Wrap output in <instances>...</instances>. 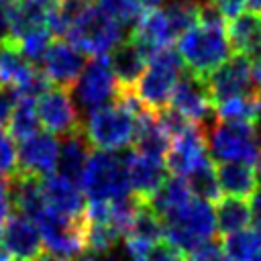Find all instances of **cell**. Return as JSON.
Here are the masks:
<instances>
[{"instance_id": "obj_1", "label": "cell", "mask_w": 261, "mask_h": 261, "mask_svg": "<svg viewBox=\"0 0 261 261\" xmlns=\"http://www.w3.org/2000/svg\"><path fill=\"white\" fill-rule=\"evenodd\" d=\"M228 35L222 22V16L208 4H202L200 20L188 29L177 43V53L186 63L188 71L206 82V77L226 63L230 55Z\"/></svg>"}, {"instance_id": "obj_2", "label": "cell", "mask_w": 261, "mask_h": 261, "mask_svg": "<svg viewBox=\"0 0 261 261\" xmlns=\"http://www.w3.org/2000/svg\"><path fill=\"white\" fill-rule=\"evenodd\" d=\"M147 110L135 88H118L114 102L88 112L82 122V135L96 151H118L133 143L137 116Z\"/></svg>"}, {"instance_id": "obj_3", "label": "cell", "mask_w": 261, "mask_h": 261, "mask_svg": "<svg viewBox=\"0 0 261 261\" xmlns=\"http://www.w3.org/2000/svg\"><path fill=\"white\" fill-rule=\"evenodd\" d=\"M165 237L184 253H194L202 245L210 243L216 232L214 208L210 202L192 198L184 206L161 216Z\"/></svg>"}, {"instance_id": "obj_4", "label": "cell", "mask_w": 261, "mask_h": 261, "mask_svg": "<svg viewBox=\"0 0 261 261\" xmlns=\"http://www.w3.org/2000/svg\"><path fill=\"white\" fill-rule=\"evenodd\" d=\"M204 135L214 161L247 163L253 167L261 161V143L255 124L214 120Z\"/></svg>"}, {"instance_id": "obj_5", "label": "cell", "mask_w": 261, "mask_h": 261, "mask_svg": "<svg viewBox=\"0 0 261 261\" xmlns=\"http://www.w3.org/2000/svg\"><path fill=\"white\" fill-rule=\"evenodd\" d=\"M181 63L179 53L171 47L159 49L147 59V67L135 84V92L147 110L159 112L165 108L181 77Z\"/></svg>"}, {"instance_id": "obj_6", "label": "cell", "mask_w": 261, "mask_h": 261, "mask_svg": "<svg viewBox=\"0 0 261 261\" xmlns=\"http://www.w3.org/2000/svg\"><path fill=\"white\" fill-rule=\"evenodd\" d=\"M80 188L90 200L114 202L130 196L124 159L112 151H92L82 173Z\"/></svg>"}, {"instance_id": "obj_7", "label": "cell", "mask_w": 261, "mask_h": 261, "mask_svg": "<svg viewBox=\"0 0 261 261\" xmlns=\"http://www.w3.org/2000/svg\"><path fill=\"white\" fill-rule=\"evenodd\" d=\"M65 39L84 55L106 57V53H112V49L120 43L122 29L98 6L88 2L71 22Z\"/></svg>"}, {"instance_id": "obj_8", "label": "cell", "mask_w": 261, "mask_h": 261, "mask_svg": "<svg viewBox=\"0 0 261 261\" xmlns=\"http://www.w3.org/2000/svg\"><path fill=\"white\" fill-rule=\"evenodd\" d=\"M35 222L39 226L41 241H43V245L47 247L49 253L71 259V257H80L82 251L86 249L84 216L69 218V216L57 214L51 208H47Z\"/></svg>"}, {"instance_id": "obj_9", "label": "cell", "mask_w": 261, "mask_h": 261, "mask_svg": "<svg viewBox=\"0 0 261 261\" xmlns=\"http://www.w3.org/2000/svg\"><path fill=\"white\" fill-rule=\"evenodd\" d=\"M75 100L86 110H98L110 102H114L118 94V82L110 67V59L94 57L82 71L80 80L75 82Z\"/></svg>"}, {"instance_id": "obj_10", "label": "cell", "mask_w": 261, "mask_h": 261, "mask_svg": "<svg viewBox=\"0 0 261 261\" xmlns=\"http://www.w3.org/2000/svg\"><path fill=\"white\" fill-rule=\"evenodd\" d=\"M39 124L51 135H73L82 130V120L75 102L65 88H49L37 98Z\"/></svg>"}, {"instance_id": "obj_11", "label": "cell", "mask_w": 261, "mask_h": 261, "mask_svg": "<svg viewBox=\"0 0 261 261\" xmlns=\"http://www.w3.org/2000/svg\"><path fill=\"white\" fill-rule=\"evenodd\" d=\"M204 84H206L208 96L212 100V106H216L224 100H230V98L259 92L253 84L251 61L241 55H232L226 63H222L216 71H212Z\"/></svg>"}, {"instance_id": "obj_12", "label": "cell", "mask_w": 261, "mask_h": 261, "mask_svg": "<svg viewBox=\"0 0 261 261\" xmlns=\"http://www.w3.org/2000/svg\"><path fill=\"white\" fill-rule=\"evenodd\" d=\"M169 108H173L175 112H179L184 118H188L190 122L198 124L200 128H204V124H212L210 116L214 112L212 100L208 96L206 84L204 80L192 75L190 71L181 73L171 98H169Z\"/></svg>"}, {"instance_id": "obj_13", "label": "cell", "mask_w": 261, "mask_h": 261, "mask_svg": "<svg viewBox=\"0 0 261 261\" xmlns=\"http://www.w3.org/2000/svg\"><path fill=\"white\" fill-rule=\"evenodd\" d=\"M59 149L61 145L57 143L55 135L51 133H35L27 139L20 141V147L16 149L18 153V171L16 173H27L35 175L39 179L55 173V167L59 163Z\"/></svg>"}, {"instance_id": "obj_14", "label": "cell", "mask_w": 261, "mask_h": 261, "mask_svg": "<svg viewBox=\"0 0 261 261\" xmlns=\"http://www.w3.org/2000/svg\"><path fill=\"white\" fill-rule=\"evenodd\" d=\"M43 73L49 80V84L57 86V88H73L75 82L80 80L84 67H86V59L84 53L77 51L69 41L57 39L49 45L45 57H43Z\"/></svg>"}, {"instance_id": "obj_15", "label": "cell", "mask_w": 261, "mask_h": 261, "mask_svg": "<svg viewBox=\"0 0 261 261\" xmlns=\"http://www.w3.org/2000/svg\"><path fill=\"white\" fill-rule=\"evenodd\" d=\"M124 165H126L130 194L145 202H149L167 181L169 171L165 167V161L159 157L133 151L124 157Z\"/></svg>"}, {"instance_id": "obj_16", "label": "cell", "mask_w": 261, "mask_h": 261, "mask_svg": "<svg viewBox=\"0 0 261 261\" xmlns=\"http://www.w3.org/2000/svg\"><path fill=\"white\" fill-rule=\"evenodd\" d=\"M0 245L16 261H33L43 251L41 232L35 220L24 214H12L0 228Z\"/></svg>"}, {"instance_id": "obj_17", "label": "cell", "mask_w": 261, "mask_h": 261, "mask_svg": "<svg viewBox=\"0 0 261 261\" xmlns=\"http://www.w3.org/2000/svg\"><path fill=\"white\" fill-rule=\"evenodd\" d=\"M206 135L198 124L175 137L165 153V167L175 177H186L206 159Z\"/></svg>"}, {"instance_id": "obj_18", "label": "cell", "mask_w": 261, "mask_h": 261, "mask_svg": "<svg viewBox=\"0 0 261 261\" xmlns=\"http://www.w3.org/2000/svg\"><path fill=\"white\" fill-rule=\"evenodd\" d=\"M173 39H175V33L161 8L143 12L141 18L135 22L133 33L128 35V41H133L147 55V59L155 51L169 47L173 43Z\"/></svg>"}, {"instance_id": "obj_19", "label": "cell", "mask_w": 261, "mask_h": 261, "mask_svg": "<svg viewBox=\"0 0 261 261\" xmlns=\"http://www.w3.org/2000/svg\"><path fill=\"white\" fill-rule=\"evenodd\" d=\"M41 186H43L47 208L69 218H80L84 214V208H86L84 192L75 181L59 173H51L41 179Z\"/></svg>"}, {"instance_id": "obj_20", "label": "cell", "mask_w": 261, "mask_h": 261, "mask_svg": "<svg viewBox=\"0 0 261 261\" xmlns=\"http://www.w3.org/2000/svg\"><path fill=\"white\" fill-rule=\"evenodd\" d=\"M230 49L234 55L245 59H255L261 55V14L259 12H243L232 18L226 29Z\"/></svg>"}, {"instance_id": "obj_21", "label": "cell", "mask_w": 261, "mask_h": 261, "mask_svg": "<svg viewBox=\"0 0 261 261\" xmlns=\"http://www.w3.org/2000/svg\"><path fill=\"white\" fill-rule=\"evenodd\" d=\"M8 188H10V202L18 214L37 220L47 210V202L39 177L27 173H14L8 179Z\"/></svg>"}, {"instance_id": "obj_22", "label": "cell", "mask_w": 261, "mask_h": 261, "mask_svg": "<svg viewBox=\"0 0 261 261\" xmlns=\"http://www.w3.org/2000/svg\"><path fill=\"white\" fill-rule=\"evenodd\" d=\"M133 145H135V151H139V153L165 159V153H167V149L171 145V139L163 130V126H161V122H159L155 112L143 110L137 116Z\"/></svg>"}, {"instance_id": "obj_23", "label": "cell", "mask_w": 261, "mask_h": 261, "mask_svg": "<svg viewBox=\"0 0 261 261\" xmlns=\"http://www.w3.org/2000/svg\"><path fill=\"white\" fill-rule=\"evenodd\" d=\"M110 67L114 71L118 88H135L147 67V55L133 41L126 39L124 43H118L112 49Z\"/></svg>"}, {"instance_id": "obj_24", "label": "cell", "mask_w": 261, "mask_h": 261, "mask_svg": "<svg viewBox=\"0 0 261 261\" xmlns=\"http://www.w3.org/2000/svg\"><path fill=\"white\" fill-rule=\"evenodd\" d=\"M220 192L230 198H245L255 192L259 186L257 169L247 163H220L216 167Z\"/></svg>"}, {"instance_id": "obj_25", "label": "cell", "mask_w": 261, "mask_h": 261, "mask_svg": "<svg viewBox=\"0 0 261 261\" xmlns=\"http://www.w3.org/2000/svg\"><path fill=\"white\" fill-rule=\"evenodd\" d=\"M90 145L86 143L82 130L80 133H73L69 137H65L61 149H59V163H57V173L75 181L80 186V179H82V173L86 169V163H88V157H90Z\"/></svg>"}, {"instance_id": "obj_26", "label": "cell", "mask_w": 261, "mask_h": 261, "mask_svg": "<svg viewBox=\"0 0 261 261\" xmlns=\"http://www.w3.org/2000/svg\"><path fill=\"white\" fill-rule=\"evenodd\" d=\"M214 112H216V120L243 122V124H255L257 126L259 114H261V92L224 100V102L214 106Z\"/></svg>"}, {"instance_id": "obj_27", "label": "cell", "mask_w": 261, "mask_h": 261, "mask_svg": "<svg viewBox=\"0 0 261 261\" xmlns=\"http://www.w3.org/2000/svg\"><path fill=\"white\" fill-rule=\"evenodd\" d=\"M124 237L128 241H139V243H147L153 245L157 241H161L165 237V228H163V220L161 216L149 206V202L141 200Z\"/></svg>"}, {"instance_id": "obj_28", "label": "cell", "mask_w": 261, "mask_h": 261, "mask_svg": "<svg viewBox=\"0 0 261 261\" xmlns=\"http://www.w3.org/2000/svg\"><path fill=\"white\" fill-rule=\"evenodd\" d=\"M214 218H216V230L222 237L239 232L251 222L249 206L245 204V200L243 198H230V196H224L216 202Z\"/></svg>"}, {"instance_id": "obj_29", "label": "cell", "mask_w": 261, "mask_h": 261, "mask_svg": "<svg viewBox=\"0 0 261 261\" xmlns=\"http://www.w3.org/2000/svg\"><path fill=\"white\" fill-rule=\"evenodd\" d=\"M186 184L192 192L194 198H200V200H206V202H218L220 200V186H218V175H216V167L214 163L206 157L192 173H188L186 177Z\"/></svg>"}, {"instance_id": "obj_30", "label": "cell", "mask_w": 261, "mask_h": 261, "mask_svg": "<svg viewBox=\"0 0 261 261\" xmlns=\"http://www.w3.org/2000/svg\"><path fill=\"white\" fill-rule=\"evenodd\" d=\"M192 198H194V196H192V192H190L186 179L173 175V177H169V179L163 184V188L149 200V206H151L159 216H165V214H169L171 210L184 206V204H186L188 200H192Z\"/></svg>"}, {"instance_id": "obj_31", "label": "cell", "mask_w": 261, "mask_h": 261, "mask_svg": "<svg viewBox=\"0 0 261 261\" xmlns=\"http://www.w3.org/2000/svg\"><path fill=\"white\" fill-rule=\"evenodd\" d=\"M37 126H39L37 100H33V98H18L16 96V104H14V110H12L8 126H6L10 137L22 141V139L35 135Z\"/></svg>"}, {"instance_id": "obj_32", "label": "cell", "mask_w": 261, "mask_h": 261, "mask_svg": "<svg viewBox=\"0 0 261 261\" xmlns=\"http://www.w3.org/2000/svg\"><path fill=\"white\" fill-rule=\"evenodd\" d=\"M222 249L234 261H251L261 251V230L243 228L239 232H232L224 237Z\"/></svg>"}, {"instance_id": "obj_33", "label": "cell", "mask_w": 261, "mask_h": 261, "mask_svg": "<svg viewBox=\"0 0 261 261\" xmlns=\"http://www.w3.org/2000/svg\"><path fill=\"white\" fill-rule=\"evenodd\" d=\"M86 222V220H84ZM120 230L114 224H104V222H86V249L90 255L104 257L112 253L120 241Z\"/></svg>"}, {"instance_id": "obj_34", "label": "cell", "mask_w": 261, "mask_h": 261, "mask_svg": "<svg viewBox=\"0 0 261 261\" xmlns=\"http://www.w3.org/2000/svg\"><path fill=\"white\" fill-rule=\"evenodd\" d=\"M202 4L198 0H171L163 12L175 33V37L184 35L188 29H192L198 20H200V12H202Z\"/></svg>"}, {"instance_id": "obj_35", "label": "cell", "mask_w": 261, "mask_h": 261, "mask_svg": "<svg viewBox=\"0 0 261 261\" xmlns=\"http://www.w3.org/2000/svg\"><path fill=\"white\" fill-rule=\"evenodd\" d=\"M18 51L31 61V63H37V61H43L49 45L53 43L51 41V33L47 27H41V29H33L29 33H24L22 37H18L16 41H12Z\"/></svg>"}, {"instance_id": "obj_36", "label": "cell", "mask_w": 261, "mask_h": 261, "mask_svg": "<svg viewBox=\"0 0 261 261\" xmlns=\"http://www.w3.org/2000/svg\"><path fill=\"white\" fill-rule=\"evenodd\" d=\"M96 6L118 24H133L143 14L139 0H96Z\"/></svg>"}, {"instance_id": "obj_37", "label": "cell", "mask_w": 261, "mask_h": 261, "mask_svg": "<svg viewBox=\"0 0 261 261\" xmlns=\"http://www.w3.org/2000/svg\"><path fill=\"white\" fill-rule=\"evenodd\" d=\"M18 171V153L8 130H0V175L10 179Z\"/></svg>"}, {"instance_id": "obj_38", "label": "cell", "mask_w": 261, "mask_h": 261, "mask_svg": "<svg viewBox=\"0 0 261 261\" xmlns=\"http://www.w3.org/2000/svg\"><path fill=\"white\" fill-rule=\"evenodd\" d=\"M145 261H188L186 253L169 241H157L147 247Z\"/></svg>"}, {"instance_id": "obj_39", "label": "cell", "mask_w": 261, "mask_h": 261, "mask_svg": "<svg viewBox=\"0 0 261 261\" xmlns=\"http://www.w3.org/2000/svg\"><path fill=\"white\" fill-rule=\"evenodd\" d=\"M206 2L222 16V20L224 18L232 20V18L241 16L243 10L247 8V0H206Z\"/></svg>"}, {"instance_id": "obj_40", "label": "cell", "mask_w": 261, "mask_h": 261, "mask_svg": "<svg viewBox=\"0 0 261 261\" xmlns=\"http://www.w3.org/2000/svg\"><path fill=\"white\" fill-rule=\"evenodd\" d=\"M14 104H16L14 90L12 88H6V86H0V130H6L8 120H10V114L14 110Z\"/></svg>"}, {"instance_id": "obj_41", "label": "cell", "mask_w": 261, "mask_h": 261, "mask_svg": "<svg viewBox=\"0 0 261 261\" xmlns=\"http://www.w3.org/2000/svg\"><path fill=\"white\" fill-rule=\"evenodd\" d=\"M16 0H0V43L10 41V24Z\"/></svg>"}, {"instance_id": "obj_42", "label": "cell", "mask_w": 261, "mask_h": 261, "mask_svg": "<svg viewBox=\"0 0 261 261\" xmlns=\"http://www.w3.org/2000/svg\"><path fill=\"white\" fill-rule=\"evenodd\" d=\"M10 188H8V179L0 175V228L4 226V222L10 216Z\"/></svg>"}, {"instance_id": "obj_43", "label": "cell", "mask_w": 261, "mask_h": 261, "mask_svg": "<svg viewBox=\"0 0 261 261\" xmlns=\"http://www.w3.org/2000/svg\"><path fill=\"white\" fill-rule=\"evenodd\" d=\"M249 216H251V222L255 224V228L261 230V184H259V186L255 188V192L251 194Z\"/></svg>"}, {"instance_id": "obj_44", "label": "cell", "mask_w": 261, "mask_h": 261, "mask_svg": "<svg viewBox=\"0 0 261 261\" xmlns=\"http://www.w3.org/2000/svg\"><path fill=\"white\" fill-rule=\"evenodd\" d=\"M251 75H253V84L255 88L261 92V55L251 59Z\"/></svg>"}, {"instance_id": "obj_45", "label": "cell", "mask_w": 261, "mask_h": 261, "mask_svg": "<svg viewBox=\"0 0 261 261\" xmlns=\"http://www.w3.org/2000/svg\"><path fill=\"white\" fill-rule=\"evenodd\" d=\"M33 261H67V259H65V257H61V255L49 253V251H41Z\"/></svg>"}, {"instance_id": "obj_46", "label": "cell", "mask_w": 261, "mask_h": 261, "mask_svg": "<svg viewBox=\"0 0 261 261\" xmlns=\"http://www.w3.org/2000/svg\"><path fill=\"white\" fill-rule=\"evenodd\" d=\"M163 2H165V0H139L143 12H147V10H159Z\"/></svg>"}, {"instance_id": "obj_47", "label": "cell", "mask_w": 261, "mask_h": 261, "mask_svg": "<svg viewBox=\"0 0 261 261\" xmlns=\"http://www.w3.org/2000/svg\"><path fill=\"white\" fill-rule=\"evenodd\" d=\"M247 4L253 8V12H259L261 14V0H247Z\"/></svg>"}, {"instance_id": "obj_48", "label": "cell", "mask_w": 261, "mask_h": 261, "mask_svg": "<svg viewBox=\"0 0 261 261\" xmlns=\"http://www.w3.org/2000/svg\"><path fill=\"white\" fill-rule=\"evenodd\" d=\"M216 261H234V259H230V257H228V255L224 253V249H222V253H220V255L216 257Z\"/></svg>"}, {"instance_id": "obj_49", "label": "cell", "mask_w": 261, "mask_h": 261, "mask_svg": "<svg viewBox=\"0 0 261 261\" xmlns=\"http://www.w3.org/2000/svg\"><path fill=\"white\" fill-rule=\"evenodd\" d=\"M251 261H261V251H259V253H257V255H255Z\"/></svg>"}, {"instance_id": "obj_50", "label": "cell", "mask_w": 261, "mask_h": 261, "mask_svg": "<svg viewBox=\"0 0 261 261\" xmlns=\"http://www.w3.org/2000/svg\"><path fill=\"white\" fill-rule=\"evenodd\" d=\"M259 163H261V161H259Z\"/></svg>"}]
</instances>
